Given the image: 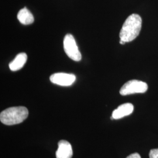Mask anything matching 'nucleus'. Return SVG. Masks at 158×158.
<instances>
[{
    "label": "nucleus",
    "mask_w": 158,
    "mask_h": 158,
    "mask_svg": "<svg viewBox=\"0 0 158 158\" xmlns=\"http://www.w3.org/2000/svg\"><path fill=\"white\" fill-rule=\"evenodd\" d=\"M141 27V17L136 14L131 15L125 20L120 31V40L125 42L132 41L139 35Z\"/></svg>",
    "instance_id": "1"
},
{
    "label": "nucleus",
    "mask_w": 158,
    "mask_h": 158,
    "mask_svg": "<svg viewBox=\"0 0 158 158\" xmlns=\"http://www.w3.org/2000/svg\"><path fill=\"white\" fill-rule=\"evenodd\" d=\"M127 158H141L140 155L138 153H134L131 154L128 156H127Z\"/></svg>",
    "instance_id": "11"
},
{
    "label": "nucleus",
    "mask_w": 158,
    "mask_h": 158,
    "mask_svg": "<svg viewBox=\"0 0 158 158\" xmlns=\"http://www.w3.org/2000/svg\"><path fill=\"white\" fill-rule=\"evenodd\" d=\"M17 18L20 23L25 25L32 24L34 22V17L32 14L26 7H24L18 12Z\"/></svg>",
    "instance_id": "9"
},
{
    "label": "nucleus",
    "mask_w": 158,
    "mask_h": 158,
    "mask_svg": "<svg viewBox=\"0 0 158 158\" xmlns=\"http://www.w3.org/2000/svg\"><path fill=\"white\" fill-rule=\"evenodd\" d=\"M73 156V149L71 144L65 140L58 142V148L56 152V158H72Z\"/></svg>",
    "instance_id": "6"
},
{
    "label": "nucleus",
    "mask_w": 158,
    "mask_h": 158,
    "mask_svg": "<svg viewBox=\"0 0 158 158\" xmlns=\"http://www.w3.org/2000/svg\"><path fill=\"white\" fill-rule=\"evenodd\" d=\"M63 48L65 53L71 59L76 62L81 60V55L72 35L67 34L64 36Z\"/></svg>",
    "instance_id": "4"
},
{
    "label": "nucleus",
    "mask_w": 158,
    "mask_h": 158,
    "mask_svg": "<svg viewBox=\"0 0 158 158\" xmlns=\"http://www.w3.org/2000/svg\"><path fill=\"white\" fill-rule=\"evenodd\" d=\"M148 89V85L145 82L132 80L127 81L123 85L119 91V93L122 96H127L135 93H144Z\"/></svg>",
    "instance_id": "3"
},
{
    "label": "nucleus",
    "mask_w": 158,
    "mask_h": 158,
    "mask_svg": "<svg viewBox=\"0 0 158 158\" xmlns=\"http://www.w3.org/2000/svg\"><path fill=\"white\" fill-rule=\"evenodd\" d=\"M27 60V55L25 53H20L9 64V68L13 72L18 71L23 68Z\"/></svg>",
    "instance_id": "8"
},
{
    "label": "nucleus",
    "mask_w": 158,
    "mask_h": 158,
    "mask_svg": "<svg viewBox=\"0 0 158 158\" xmlns=\"http://www.w3.org/2000/svg\"><path fill=\"white\" fill-rule=\"evenodd\" d=\"M28 114V110L25 107L8 108L0 114V121L6 125L18 124L27 118Z\"/></svg>",
    "instance_id": "2"
},
{
    "label": "nucleus",
    "mask_w": 158,
    "mask_h": 158,
    "mask_svg": "<svg viewBox=\"0 0 158 158\" xmlns=\"http://www.w3.org/2000/svg\"><path fill=\"white\" fill-rule=\"evenodd\" d=\"M134 106L131 103H125L118 106L112 114V117L115 119L122 118L132 114L134 111Z\"/></svg>",
    "instance_id": "7"
},
{
    "label": "nucleus",
    "mask_w": 158,
    "mask_h": 158,
    "mask_svg": "<svg viewBox=\"0 0 158 158\" xmlns=\"http://www.w3.org/2000/svg\"><path fill=\"white\" fill-rule=\"evenodd\" d=\"M149 158H158V149H153L149 152Z\"/></svg>",
    "instance_id": "10"
},
{
    "label": "nucleus",
    "mask_w": 158,
    "mask_h": 158,
    "mask_svg": "<svg viewBox=\"0 0 158 158\" xmlns=\"http://www.w3.org/2000/svg\"><path fill=\"white\" fill-rule=\"evenodd\" d=\"M119 43H120V44H121V45H124L126 43L124 41H123V40H120V41H119Z\"/></svg>",
    "instance_id": "12"
},
{
    "label": "nucleus",
    "mask_w": 158,
    "mask_h": 158,
    "mask_svg": "<svg viewBox=\"0 0 158 158\" xmlns=\"http://www.w3.org/2000/svg\"><path fill=\"white\" fill-rule=\"evenodd\" d=\"M76 76L73 74L57 73L53 74L50 77L52 83L62 86H70L73 85L76 80Z\"/></svg>",
    "instance_id": "5"
}]
</instances>
